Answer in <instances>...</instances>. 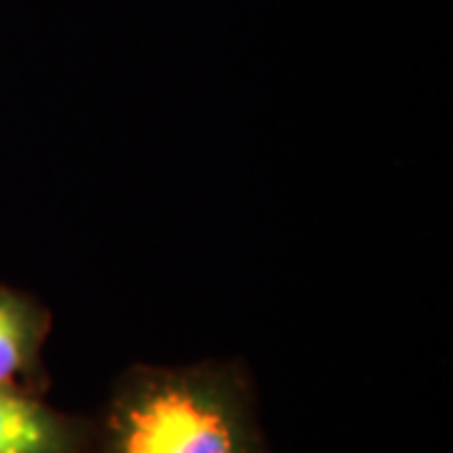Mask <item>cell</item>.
<instances>
[{
    "label": "cell",
    "instance_id": "3",
    "mask_svg": "<svg viewBox=\"0 0 453 453\" xmlns=\"http://www.w3.org/2000/svg\"><path fill=\"white\" fill-rule=\"evenodd\" d=\"M53 330V312L31 292L0 282V386L46 395L50 372L46 342Z\"/></svg>",
    "mask_w": 453,
    "mask_h": 453
},
{
    "label": "cell",
    "instance_id": "2",
    "mask_svg": "<svg viewBox=\"0 0 453 453\" xmlns=\"http://www.w3.org/2000/svg\"><path fill=\"white\" fill-rule=\"evenodd\" d=\"M94 416L56 408L46 395L0 386V453H91Z\"/></svg>",
    "mask_w": 453,
    "mask_h": 453
},
{
    "label": "cell",
    "instance_id": "1",
    "mask_svg": "<svg viewBox=\"0 0 453 453\" xmlns=\"http://www.w3.org/2000/svg\"><path fill=\"white\" fill-rule=\"evenodd\" d=\"M91 453H270L242 357L134 363L94 416Z\"/></svg>",
    "mask_w": 453,
    "mask_h": 453
}]
</instances>
